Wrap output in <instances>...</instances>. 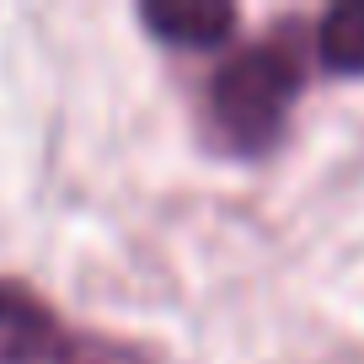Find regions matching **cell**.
Wrapping results in <instances>:
<instances>
[{
	"label": "cell",
	"mask_w": 364,
	"mask_h": 364,
	"mask_svg": "<svg viewBox=\"0 0 364 364\" xmlns=\"http://www.w3.org/2000/svg\"><path fill=\"white\" fill-rule=\"evenodd\" d=\"M300 54L289 43H247L215 70V86H209V107H215V129L225 134L230 150L252 156V150H268L284 129L289 107L300 97Z\"/></svg>",
	"instance_id": "6da1fadb"
},
{
	"label": "cell",
	"mask_w": 364,
	"mask_h": 364,
	"mask_svg": "<svg viewBox=\"0 0 364 364\" xmlns=\"http://www.w3.org/2000/svg\"><path fill=\"white\" fill-rule=\"evenodd\" d=\"M0 364H161L150 348L70 327L33 284L0 279Z\"/></svg>",
	"instance_id": "7a4b0ae2"
},
{
	"label": "cell",
	"mask_w": 364,
	"mask_h": 364,
	"mask_svg": "<svg viewBox=\"0 0 364 364\" xmlns=\"http://www.w3.org/2000/svg\"><path fill=\"white\" fill-rule=\"evenodd\" d=\"M139 16L161 43L188 48H215L236 33V6H220V0H150Z\"/></svg>",
	"instance_id": "3957f363"
},
{
	"label": "cell",
	"mask_w": 364,
	"mask_h": 364,
	"mask_svg": "<svg viewBox=\"0 0 364 364\" xmlns=\"http://www.w3.org/2000/svg\"><path fill=\"white\" fill-rule=\"evenodd\" d=\"M316 54L332 75H364V0H343L321 16Z\"/></svg>",
	"instance_id": "277c9868"
}]
</instances>
